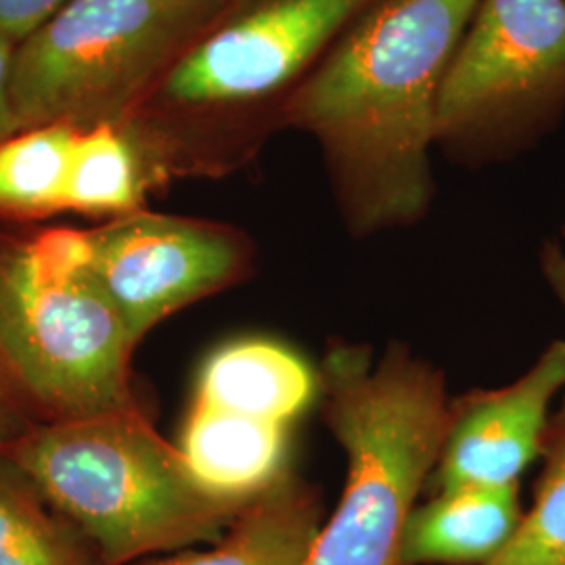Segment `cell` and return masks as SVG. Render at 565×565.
<instances>
[{
    "instance_id": "6da1fadb",
    "label": "cell",
    "mask_w": 565,
    "mask_h": 565,
    "mask_svg": "<svg viewBox=\"0 0 565 565\" xmlns=\"http://www.w3.org/2000/svg\"><path fill=\"white\" fill-rule=\"evenodd\" d=\"M480 0H382L296 93L356 233L417 221L429 203L446 70Z\"/></svg>"
},
{
    "instance_id": "7a4b0ae2",
    "label": "cell",
    "mask_w": 565,
    "mask_h": 565,
    "mask_svg": "<svg viewBox=\"0 0 565 565\" xmlns=\"http://www.w3.org/2000/svg\"><path fill=\"white\" fill-rule=\"evenodd\" d=\"M0 455L81 530L102 565L212 545L254 501L205 488L141 408L32 424L0 446Z\"/></svg>"
},
{
    "instance_id": "3957f363",
    "label": "cell",
    "mask_w": 565,
    "mask_h": 565,
    "mask_svg": "<svg viewBox=\"0 0 565 565\" xmlns=\"http://www.w3.org/2000/svg\"><path fill=\"white\" fill-rule=\"evenodd\" d=\"M319 387L324 424L348 457V480L308 565H403L404 525L445 443V377L401 343L373 363L369 348L335 342Z\"/></svg>"
},
{
    "instance_id": "277c9868",
    "label": "cell",
    "mask_w": 565,
    "mask_h": 565,
    "mask_svg": "<svg viewBox=\"0 0 565 565\" xmlns=\"http://www.w3.org/2000/svg\"><path fill=\"white\" fill-rule=\"evenodd\" d=\"M137 342L90 277L42 279L20 245L0 254V377L32 424L139 408Z\"/></svg>"
},
{
    "instance_id": "5b68a950",
    "label": "cell",
    "mask_w": 565,
    "mask_h": 565,
    "mask_svg": "<svg viewBox=\"0 0 565 565\" xmlns=\"http://www.w3.org/2000/svg\"><path fill=\"white\" fill-rule=\"evenodd\" d=\"M226 0H65L13 51L18 130L118 111Z\"/></svg>"
},
{
    "instance_id": "8992f818",
    "label": "cell",
    "mask_w": 565,
    "mask_h": 565,
    "mask_svg": "<svg viewBox=\"0 0 565 565\" xmlns=\"http://www.w3.org/2000/svg\"><path fill=\"white\" fill-rule=\"evenodd\" d=\"M565 97V0H480L446 70L438 135L524 128Z\"/></svg>"
},
{
    "instance_id": "52a82bcc",
    "label": "cell",
    "mask_w": 565,
    "mask_h": 565,
    "mask_svg": "<svg viewBox=\"0 0 565 565\" xmlns=\"http://www.w3.org/2000/svg\"><path fill=\"white\" fill-rule=\"evenodd\" d=\"M90 277L139 343L191 303L242 281L245 243L223 226L132 212L90 233Z\"/></svg>"
},
{
    "instance_id": "ba28073f",
    "label": "cell",
    "mask_w": 565,
    "mask_h": 565,
    "mask_svg": "<svg viewBox=\"0 0 565 565\" xmlns=\"http://www.w3.org/2000/svg\"><path fill=\"white\" fill-rule=\"evenodd\" d=\"M375 0H254L174 63L181 105L256 102L281 90Z\"/></svg>"
},
{
    "instance_id": "9c48e42d",
    "label": "cell",
    "mask_w": 565,
    "mask_h": 565,
    "mask_svg": "<svg viewBox=\"0 0 565 565\" xmlns=\"http://www.w3.org/2000/svg\"><path fill=\"white\" fill-rule=\"evenodd\" d=\"M565 385V342H553L518 382L476 390L448 408L445 443L429 486H515L543 455L548 404Z\"/></svg>"
},
{
    "instance_id": "30bf717a",
    "label": "cell",
    "mask_w": 565,
    "mask_h": 565,
    "mask_svg": "<svg viewBox=\"0 0 565 565\" xmlns=\"http://www.w3.org/2000/svg\"><path fill=\"white\" fill-rule=\"evenodd\" d=\"M319 392V375L298 352L275 340L245 338L205 359L195 404L291 427Z\"/></svg>"
},
{
    "instance_id": "8fae6325",
    "label": "cell",
    "mask_w": 565,
    "mask_h": 565,
    "mask_svg": "<svg viewBox=\"0 0 565 565\" xmlns=\"http://www.w3.org/2000/svg\"><path fill=\"white\" fill-rule=\"evenodd\" d=\"M323 518L321 490L289 467L210 548H184L135 565H308Z\"/></svg>"
},
{
    "instance_id": "7c38bea8",
    "label": "cell",
    "mask_w": 565,
    "mask_h": 565,
    "mask_svg": "<svg viewBox=\"0 0 565 565\" xmlns=\"http://www.w3.org/2000/svg\"><path fill=\"white\" fill-rule=\"evenodd\" d=\"M524 520L520 484L457 486L413 509L404 525L403 565H488Z\"/></svg>"
},
{
    "instance_id": "4fadbf2b",
    "label": "cell",
    "mask_w": 565,
    "mask_h": 565,
    "mask_svg": "<svg viewBox=\"0 0 565 565\" xmlns=\"http://www.w3.org/2000/svg\"><path fill=\"white\" fill-rule=\"evenodd\" d=\"M289 443L287 425L193 403L179 450L205 488L252 501L291 467Z\"/></svg>"
},
{
    "instance_id": "5bb4252c",
    "label": "cell",
    "mask_w": 565,
    "mask_h": 565,
    "mask_svg": "<svg viewBox=\"0 0 565 565\" xmlns=\"http://www.w3.org/2000/svg\"><path fill=\"white\" fill-rule=\"evenodd\" d=\"M0 565H102L90 541L2 455Z\"/></svg>"
},
{
    "instance_id": "9a60e30c",
    "label": "cell",
    "mask_w": 565,
    "mask_h": 565,
    "mask_svg": "<svg viewBox=\"0 0 565 565\" xmlns=\"http://www.w3.org/2000/svg\"><path fill=\"white\" fill-rule=\"evenodd\" d=\"M147 170L137 147L111 124L78 130L63 207L90 214L139 212Z\"/></svg>"
},
{
    "instance_id": "2e32d148",
    "label": "cell",
    "mask_w": 565,
    "mask_h": 565,
    "mask_svg": "<svg viewBox=\"0 0 565 565\" xmlns=\"http://www.w3.org/2000/svg\"><path fill=\"white\" fill-rule=\"evenodd\" d=\"M76 137L72 124H46L0 141V212L61 210Z\"/></svg>"
},
{
    "instance_id": "e0dca14e",
    "label": "cell",
    "mask_w": 565,
    "mask_h": 565,
    "mask_svg": "<svg viewBox=\"0 0 565 565\" xmlns=\"http://www.w3.org/2000/svg\"><path fill=\"white\" fill-rule=\"evenodd\" d=\"M534 503L505 551L488 565H565V401L548 419Z\"/></svg>"
},
{
    "instance_id": "ac0fdd59",
    "label": "cell",
    "mask_w": 565,
    "mask_h": 565,
    "mask_svg": "<svg viewBox=\"0 0 565 565\" xmlns=\"http://www.w3.org/2000/svg\"><path fill=\"white\" fill-rule=\"evenodd\" d=\"M63 4L65 0H0V34L20 44Z\"/></svg>"
},
{
    "instance_id": "d6986e66",
    "label": "cell",
    "mask_w": 565,
    "mask_h": 565,
    "mask_svg": "<svg viewBox=\"0 0 565 565\" xmlns=\"http://www.w3.org/2000/svg\"><path fill=\"white\" fill-rule=\"evenodd\" d=\"M15 46H18L15 42L0 34V141L20 132L11 114V103H9V76H11V61H13Z\"/></svg>"
},
{
    "instance_id": "ffe728a7",
    "label": "cell",
    "mask_w": 565,
    "mask_h": 565,
    "mask_svg": "<svg viewBox=\"0 0 565 565\" xmlns=\"http://www.w3.org/2000/svg\"><path fill=\"white\" fill-rule=\"evenodd\" d=\"M30 425L32 422L25 417V413L21 411L20 404L15 403L4 380L0 377V446L20 436L21 431Z\"/></svg>"
},
{
    "instance_id": "44dd1931",
    "label": "cell",
    "mask_w": 565,
    "mask_h": 565,
    "mask_svg": "<svg viewBox=\"0 0 565 565\" xmlns=\"http://www.w3.org/2000/svg\"><path fill=\"white\" fill-rule=\"evenodd\" d=\"M541 264L546 281L565 306V228L562 233V243H546Z\"/></svg>"
}]
</instances>
